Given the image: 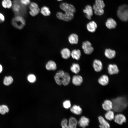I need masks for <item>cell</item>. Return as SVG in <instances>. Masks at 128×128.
Segmentation results:
<instances>
[{
	"label": "cell",
	"instance_id": "obj_12",
	"mask_svg": "<svg viewBox=\"0 0 128 128\" xmlns=\"http://www.w3.org/2000/svg\"><path fill=\"white\" fill-rule=\"evenodd\" d=\"M108 69L109 73L111 75L117 74L119 72L118 67L115 64L109 65Z\"/></svg>",
	"mask_w": 128,
	"mask_h": 128
},
{
	"label": "cell",
	"instance_id": "obj_27",
	"mask_svg": "<svg viewBox=\"0 0 128 128\" xmlns=\"http://www.w3.org/2000/svg\"><path fill=\"white\" fill-rule=\"evenodd\" d=\"M70 70L73 73L78 74L80 70V66L78 64L73 63L70 67Z\"/></svg>",
	"mask_w": 128,
	"mask_h": 128
},
{
	"label": "cell",
	"instance_id": "obj_25",
	"mask_svg": "<svg viewBox=\"0 0 128 128\" xmlns=\"http://www.w3.org/2000/svg\"><path fill=\"white\" fill-rule=\"evenodd\" d=\"M105 54L108 58L111 59L114 58L116 55L115 51L110 49H106L105 50Z\"/></svg>",
	"mask_w": 128,
	"mask_h": 128
},
{
	"label": "cell",
	"instance_id": "obj_30",
	"mask_svg": "<svg viewBox=\"0 0 128 128\" xmlns=\"http://www.w3.org/2000/svg\"><path fill=\"white\" fill-rule=\"evenodd\" d=\"M105 114V117L107 120L111 121L114 119L115 115L114 112L111 110L107 111Z\"/></svg>",
	"mask_w": 128,
	"mask_h": 128
},
{
	"label": "cell",
	"instance_id": "obj_20",
	"mask_svg": "<svg viewBox=\"0 0 128 128\" xmlns=\"http://www.w3.org/2000/svg\"><path fill=\"white\" fill-rule=\"evenodd\" d=\"M70 111L73 114L76 115H80L82 112V110L79 105H74L70 108Z\"/></svg>",
	"mask_w": 128,
	"mask_h": 128
},
{
	"label": "cell",
	"instance_id": "obj_11",
	"mask_svg": "<svg viewBox=\"0 0 128 128\" xmlns=\"http://www.w3.org/2000/svg\"><path fill=\"white\" fill-rule=\"evenodd\" d=\"M83 12L86 14V17L91 20L93 14V9L91 6L89 5H86L83 10Z\"/></svg>",
	"mask_w": 128,
	"mask_h": 128
},
{
	"label": "cell",
	"instance_id": "obj_28",
	"mask_svg": "<svg viewBox=\"0 0 128 128\" xmlns=\"http://www.w3.org/2000/svg\"><path fill=\"white\" fill-rule=\"evenodd\" d=\"M40 12L43 15L45 16H49L51 14V12L49 8L45 6L41 8Z\"/></svg>",
	"mask_w": 128,
	"mask_h": 128
},
{
	"label": "cell",
	"instance_id": "obj_6",
	"mask_svg": "<svg viewBox=\"0 0 128 128\" xmlns=\"http://www.w3.org/2000/svg\"><path fill=\"white\" fill-rule=\"evenodd\" d=\"M29 5V8L30 10L29 12L30 15L33 17L37 15L40 12V10L38 4L32 2H31Z\"/></svg>",
	"mask_w": 128,
	"mask_h": 128
},
{
	"label": "cell",
	"instance_id": "obj_3",
	"mask_svg": "<svg viewBox=\"0 0 128 128\" xmlns=\"http://www.w3.org/2000/svg\"><path fill=\"white\" fill-rule=\"evenodd\" d=\"M78 121L75 118L71 117L69 120L66 119H63L61 122L62 128H76Z\"/></svg>",
	"mask_w": 128,
	"mask_h": 128
},
{
	"label": "cell",
	"instance_id": "obj_38",
	"mask_svg": "<svg viewBox=\"0 0 128 128\" xmlns=\"http://www.w3.org/2000/svg\"><path fill=\"white\" fill-rule=\"evenodd\" d=\"M5 18L4 15L0 13V23H3L5 21Z\"/></svg>",
	"mask_w": 128,
	"mask_h": 128
},
{
	"label": "cell",
	"instance_id": "obj_8",
	"mask_svg": "<svg viewBox=\"0 0 128 128\" xmlns=\"http://www.w3.org/2000/svg\"><path fill=\"white\" fill-rule=\"evenodd\" d=\"M82 47L84 53L86 54H91L94 50L91 44L88 41H86L83 42Z\"/></svg>",
	"mask_w": 128,
	"mask_h": 128
},
{
	"label": "cell",
	"instance_id": "obj_13",
	"mask_svg": "<svg viewBox=\"0 0 128 128\" xmlns=\"http://www.w3.org/2000/svg\"><path fill=\"white\" fill-rule=\"evenodd\" d=\"M83 81L82 78L80 75H74L73 76L72 79V83L76 86L80 85L82 83Z\"/></svg>",
	"mask_w": 128,
	"mask_h": 128
},
{
	"label": "cell",
	"instance_id": "obj_17",
	"mask_svg": "<svg viewBox=\"0 0 128 128\" xmlns=\"http://www.w3.org/2000/svg\"><path fill=\"white\" fill-rule=\"evenodd\" d=\"M106 27L109 29H111L115 28L117 25L115 21L112 18L108 19L105 23Z\"/></svg>",
	"mask_w": 128,
	"mask_h": 128
},
{
	"label": "cell",
	"instance_id": "obj_23",
	"mask_svg": "<svg viewBox=\"0 0 128 128\" xmlns=\"http://www.w3.org/2000/svg\"><path fill=\"white\" fill-rule=\"evenodd\" d=\"M109 82V77L105 75H102L98 80L99 83L103 86L107 85L108 83Z\"/></svg>",
	"mask_w": 128,
	"mask_h": 128
},
{
	"label": "cell",
	"instance_id": "obj_21",
	"mask_svg": "<svg viewBox=\"0 0 128 128\" xmlns=\"http://www.w3.org/2000/svg\"><path fill=\"white\" fill-rule=\"evenodd\" d=\"M102 106L103 109L107 111L110 110L113 108L112 102L109 100L105 101L102 104Z\"/></svg>",
	"mask_w": 128,
	"mask_h": 128
},
{
	"label": "cell",
	"instance_id": "obj_15",
	"mask_svg": "<svg viewBox=\"0 0 128 128\" xmlns=\"http://www.w3.org/2000/svg\"><path fill=\"white\" fill-rule=\"evenodd\" d=\"M45 68L48 70L55 71L57 69V64L54 61L50 60L48 61L46 64Z\"/></svg>",
	"mask_w": 128,
	"mask_h": 128
},
{
	"label": "cell",
	"instance_id": "obj_37",
	"mask_svg": "<svg viewBox=\"0 0 128 128\" xmlns=\"http://www.w3.org/2000/svg\"><path fill=\"white\" fill-rule=\"evenodd\" d=\"M54 79L57 84L59 85L62 84L61 79L55 76H54Z\"/></svg>",
	"mask_w": 128,
	"mask_h": 128
},
{
	"label": "cell",
	"instance_id": "obj_19",
	"mask_svg": "<svg viewBox=\"0 0 128 128\" xmlns=\"http://www.w3.org/2000/svg\"><path fill=\"white\" fill-rule=\"evenodd\" d=\"M60 54L62 57L65 59L69 58L71 56V52L69 49L65 48L62 49L61 50Z\"/></svg>",
	"mask_w": 128,
	"mask_h": 128
},
{
	"label": "cell",
	"instance_id": "obj_4",
	"mask_svg": "<svg viewBox=\"0 0 128 128\" xmlns=\"http://www.w3.org/2000/svg\"><path fill=\"white\" fill-rule=\"evenodd\" d=\"M105 6V3L102 0H96L95 3L92 8L95 14L97 15L101 16L104 13L103 9Z\"/></svg>",
	"mask_w": 128,
	"mask_h": 128
},
{
	"label": "cell",
	"instance_id": "obj_34",
	"mask_svg": "<svg viewBox=\"0 0 128 128\" xmlns=\"http://www.w3.org/2000/svg\"><path fill=\"white\" fill-rule=\"evenodd\" d=\"M63 107L66 109L70 108L71 107V104L70 101L69 100H66L63 102Z\"/></svg>",
	"mask_w": 128,
	"mask_h": 128
},
{
	"label": "cell",
	"instance_id": "obj_1",
	"mask_svg": "<svg viewBox=\"0 0 128 128\" xmlns=\"http://www.w3.org/2000/svg\"><path fill=\"white\" fill-rule=\"evenodd\" d=\"M11 24L15 28L21 30L25 25L26 21L24 18L21 15H17L12 18Z\"/></svg>",
	"mask_w": 128,
	"mask_h": 128
},
{
	"label": "cell",
	"instance_id": "obj_35",
	"mask_svg": "<svg viewBox=\"0 0 128 128\" xmlns=\"http://www.w3.org/2000/svg\"><path fill=\"white\" fill-rule=\"evenodd\" d=\"M64 73L65 72L63 70H59L56 73L55 76L61 79L64 75Z\"/></svg>",
	"mask_w": 128,
	"mask_h": 128
},
{
	"label": "cell",
	"instance_id": "obj_32",
	"mask_svg": "<svg viewBox=\"0 0 128 128\" xmlns=\"http://www.w3.org/2000/svg\"><path fill=\"white\" fill-rule=\"evenodd\" d=\"M9 109L7 106L5 105H0V113L2 114H5L8 112Z\"/></svg>",
	"mask_w": 128,
	"mask_h": 128
},
{
	"label": "cell",
	"instance_id": "obj_5",
	"mask_svg": "<svg viewBox=\"0 0 128 128\" xmlns=\"http://www.w3.org/2000/svg\"><path fill=\"white\" fill-rule=\"evenodd\" d=\"M60 9L68 14H74L76 11V9L72 4L66 3H62L60 5Z\"/></svg>",
	"mask_w": 128,
	"mask_h": 128
},
{
	"label": "cell",
	"instance_id": "obj_2",
	"mask_svg": "<svg viewBox=\"0 0 128 128\" xmlns=\"http://www.w3.org/2000/svg\"><path fill=\"white\" fill-rule=\"evenodd\" d=\"M117 15L118 17L122 21H127L128 19V6L124 5L119 6L117 11Z\"/></svg>",
	"mask_w": 128,
	"mask_h": 128
},
{
	"label": "cell",
	"instance_id": "obj_29",
	"mask_svg": "<svg viewBox=\"0 0 128 128\" xmlns=\"http://www.w3.org/2000/svg\"><path fill=\"white\" fill-rule=\"evenodd\" d=\"M1 5L4 8L9 9L12 7L13 3L11 0H3Z\"/></svg>",
	"mask_w": 128,
	"mask_h": 128
},
{
	"label": "cell",
	"instance_id": "obj_9",
	"mask_svg": "<svg viewBox=\"0 0 128 128\" xmlns=\"http://www.w3.org/2000/svg\"><path fill=\"white\" fill-rule=\"evenodd\" d=\"M89 122L90 120L88 118L84 116H82L78 121V123L80 127L85 128L88 125Z\"/></svg>",
	"mask_w": 128,
	"mask_h": 128
},
{
	"label": "cell",
	"instance_id": "obj_36",
	"mask_svg": "<svg viewBox=\"0 0 128 128\" xmlns=\"http://www.w3.org/2000/svg\"><path fill=\"white\" fill-rule=\"evenodd\" d=\"M20 2L22 5H27L30 4L31 1L30 0H20Z\"/></svg>",
	"mask_w": 128,
	"mask_h": 128
},
{
	"label": "cell",
	"instance_id": "obj_7",
	"mask_svg": "<svg viewBox=\"0 0 128 128\" xmlns=\"http://www.w3.org/2000/svg\"><path fill=\"white\" fill-rule=\"evenodd\" d=\"M56 16L59 19L64 21L68 22L72 20L74 17V14L63 13L58 12L56 14Z\"/></svg>",
	"mask_w": 128,
	"mask_h": 128
},
{
	"label": "cell",
	"instance_id": "obj_31",
	"mask_svg": "<svg viewBox=\"0 0 128 128\" xmlns=\"http://www.w3.org/2000/svg\"><path fill=\"white\" fill-rule=\"evenodd\" d=\"M13 80L11 76H6L4 79L3 83L6 86H9L12 83Z\"/></svg>",
	"mask_w": 128,
	"mask_h": 128
},
{
	"label": "cell",
	"instance_id": "obj_18",
	"mask_svg": "<svg viewBox=\"0 0 128 128\" xmlns=\"http://www.w3.org/2000/svg\"><path fill=\"white\" fill-rule=\"evenodd\" d=\"M68 40L70 43L71 44H77L78 42V36L75 33L71 34L69 36Z\"/></svg>",
	"mask_w": 128,
	"mask_h": 128
},
{
	"label": "cell",
	"instance_id": "obj_16",
	"mask_svg": "<svg viewBox=\"0 0 128 128\" xmlns=\"http://www.w3.org/2000/svg\"><path fill=\"white\" fill-rule=\"evenodd\" d=\"M93 66L95 70L97 72L101 71L102 69V64L100 60L96 59L93 61Z\"/></svg>",
	"mask_w": 128,
	"mask_h": 128
},
{
	"label": "cell",
	"instance_id": "obj_14",
	"mask_svg": "<svg viewBox=\"0 0 128 128\" xmlns=\"http://www.w3.org/2000/svg\"><path fill=\"white\" fill-rule=\"evenodd\" d=\"M99 121L100 123L99 127L100 128H110V125L109 123L102 116L98 117Z\"/></svg>",
	"mask_w": 128,
	"mask_h": 128
},
{
	"label": "cell",
	"instance_id": "obj_39",
	"mask_svg": "<svg viewBox=\"0 0 128 128\" xmlns=\"http://www.w3.org/2000/svg\"><path fill=\"white\" fill-rule=\"evenodd\" d=\"M3 70V67L2 65L0 64V73L2 72Z\"/></svg>",
	"mask_w": 128,
	"mask_h": 128
},
{
	"label": "cell",
	"instance_id": "obj_22",
	"mask_svg": "<svg viewBox=\"0 0 128 128\" xmlns=\"http://www.w3.org/2000/svg\"><path fill=\"white\" fill-rule=\"evenodd\" d=\"M97 27L96 23L93 21L89 22L87 25V30L91 32H95Z\"/></svg>",
	"mask_w": 128,
	"mask_h": 128
},
{
	"label": "cell",
	"instance_id": "obj_10",
	"mask_svg": "<svg viewBox=\"0 0 128 128\" xmlns=\"http://www.w3.org/2000/svg\"><path fill=\"white\" fill-rule=\"evenodd\" d=\"M114 119L116 123L119 125L122 124L126 121V118L125 116L120 114H117L115 116Z\"/></svg>",
	"mask_w": 128,
	"mask_h": 128
},
{
	"label": "cell",
	"instance_id": "obj_26",
	"mask_svg": "<svg viewBox=\"0 0 128 128\" xmlns=\"http://www.w3.org/2000/svg\"><path fill=\"white\" fill-rule=\"evenodd\" d=\"M81 55L80 50L79 49H74L71 52V56L72 58L76 60H79Z\"/></svg>",
	"mask_w": 128,
	"mask_h": 128
},
{
	"label": "cell",
	"instance_id": "obj_40",
	"mask_svg": "<svg viewBox=\"0 0 128 128\" xmlns=\"http://www.w3.org/2000/svg\"><path fill=\"white\" fill-rule=\"evenodd\" d=\"M57 0L59 1H62L63 0Z\"/></svg>",
	"mask_w": 128,
	"mask_h": 128
},
{
	"label": "cell",
	"instance_id": "obj_33",
	"mask_svg": "<svg viewBox=\"0 0 128 128\" xmlns=\"http://www.w3.org/2000/svg\"><path fill=\"white\" fill-rule=\"evenodd\" d=\"M28 81L31 83L35 82L36 80V78L34 74H29L27 77Z\"/></svg>",
	"mask_w": 128,
	"mask_h": 128
},
{
	"label": "cell",
	"instance_id": "obj_24",
	"mask_svg": "<svg viewBox=\"0 0 128 128\" xmlns=\"http://www.w3.org/2000/svg\"><path fill=\"white\" fill-rule=\"evenodd\" d=\"M70 79L69 74L67 72H65L64 75L61 79L62 84L64 86L68 85L70 82Z\"/></svg>",
	"mask_w": 128,
	"mask_h": 128
}]
</instances>
